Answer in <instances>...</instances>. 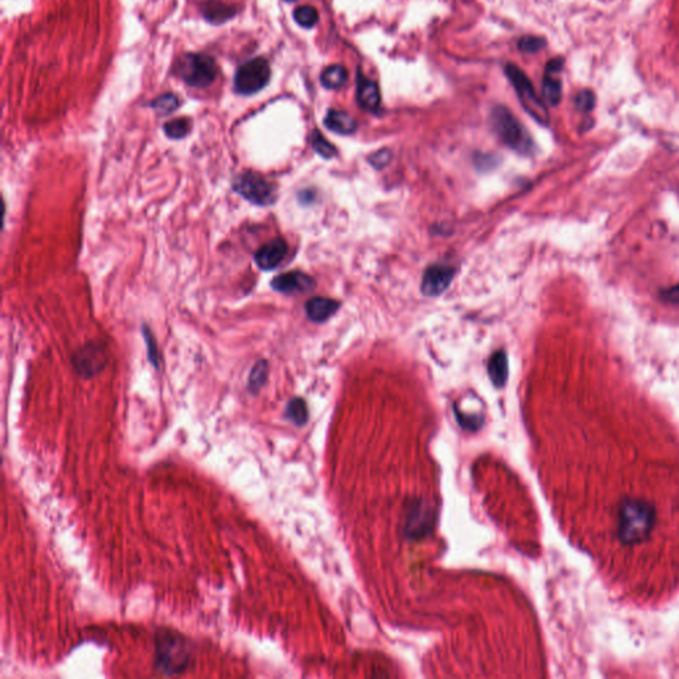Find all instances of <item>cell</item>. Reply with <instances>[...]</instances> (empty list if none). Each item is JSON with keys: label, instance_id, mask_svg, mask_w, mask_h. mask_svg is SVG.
I'll list each match as a JSON object with an SVG mask.
<instances>
[{"label": "cell", "instance_id": "obj_26", "mask_svg": "<svg viewBox=\"0 0 679 679\" xmlns=\"http://www.w3.org/2000/svg\"><path fill=\"white\" fill-rule=\"evenodd\" d=\"M547 41L539 36H524L519 40V50L524 53H536L545 48Z\"/></svg>", "mask_w": 679, "mask_h": 679}, {"label": "cell", "instance_id": "obj_28", "mask_svg": "<svg viewBox=\"0 0 679 679\" xmlns=\"http://www.w3.org/2000/svg\"><path fill=\"white\" fill-rule=\"evenodd\" d=\"M391 159V150L388 149H382L377 153H374L373 155L369 157V162L372 164V166L375 168V169H384L385 166L389 165Z\"/></svg>", "mask_w": 679, "mask_h": 679}, {"label": "cell", "instance_id": "obj_9", "mask_svg": "<svg viewBox=\"0 0 679 679\" xmlns=\"http://www.w3.org/2000/svg\"><path fill=\"white\" fill-rule=\"evenodd\" d=\"M564 67V60L555 57L549 60L545 66L543 79V97L545 101L552 106H558L561 101V81L558 77Z\"/></svg>", "mask_w": 679, "mask_h": 679}, {"label": "cell", "instance_id": "obj_20", "mask_svg": "<svg viewBox=\"0 0 679 679\" xmlns=\"http://www.w3.org/2000/svg\"><path fill=\"white\" fill-rule=\"evenodd\" d=\"M293 19L303 28H312L319 21V12L312 6H302L295 10Z\"/></svg>", "mask_w": 679, "mask_h": 679}, {"label": "cell", "instance_id": "obj_7", "mask_svg": "<svg viewBox=\"0 0 679 679\" xmlns=\"http://www.w3.org/2000/svg\"><path fill=\"white\" fill-rule=\"evenodd\" d=\"M234 190L251 204L270 206L276 201V188L263 177L254 173H243L233 182Z\"/></svg>", "mask_w": 679, "mask_h": 679}, {"label": "cell", "instance_id": "obj_24", "mask_svg": "<svg viewBox=\"0 0 679 679\" xmlns=\"http://www.w3.org/2000/svg\"><path fill=\"white\" fill-rule=\"evenodd\" d=\"M268 374V364L267 361H259L250 374L248 388L251 391H257L266 382Z\"/></svg>", "mask_w": 679, "mask_h": 679}, {"label": "cell", "instance_id": "obj_17", "mask_svg": "<svg viewBox=\"0 0 679 679\" xmlns=\"http://www.w3.org/2000/svg\"><path fill=\"white\" fill-rule=\"evenodd\" d=\"M489 374L496 388H503L509 378V358L506 352L498 351L489 362Z\"/></svg>", "mask_w": 679, "mask_h": 679}, {"label": "cell", "instance_id": "obj_1", "mask_svg": "<svg viewBox=\"0 0 679 679\" xmlns=\"http://www.w3.org/2000/svg\"><path fill=\"white\" fill-rule=\"evenodd\" d=\"M656 509L642 499H624L617 512V538L625 545L647 540L656 527Z\"/></svg>", "mask_w": 679, "mask_h": 679}, {"label": "cell", "instance_id": "obj_30", "mask_svg": "<svg viewBox=\"0 0 679 679\" xmlns=\"http://www.w3.org/2000/svg\"><path fill=\"white\" fill-rule=\"evenodd\" d=\"M145 339H146V341H148V348H149V358H150V361L153 362L154 365H157V358H158V356H157V349H155V346H154L153 336H152V333H150V331L148 332V331L145 329Z\"/></svg>", "mask_w": 679, "mask_h": 679}, {"label": "cell", "instance_id": "obj_21", "mask_svg": "<svg viewBox=\"0 0 679 679\" xmlns=\"http://www.w3.org/2000/svg\"><path fill=\"white\" fill-rule=\"evenodd\" d=\"M235 14L234 8L231 7H227L226 4H222V3H210L206 8H204V17L210 21H214V23H218V21H224L227 19L233 17Z\"/></svg>", "mask_w": 679, "mask_h": 679}, {"label": "cell", "instance_id": "obj_3", "mask_svg": "<svg viewBox=\"0 0 679 679\" xmlns=\"http://www.w3.org/2000/svg\"><path fill=\"white\" fill-rule=\"evenodd\" d=\"M491 122L495 133L512 150L522 154L532 152L533 142L528 132L506 106L493 108Z\"/></svg>", "mask_w": 679, "mask_h": 679}, {"label": "cell", "instance_id": "obj_18", "mask_svg": "<svg viewBox=\"0 0 679 679\" xmlns=\"http://www.w3.org/2000/svg\"><path fill=\"white\" fill-rule=\"evenodd\" d=\"M322 84L326 89H339L348 80V70L344 66H331L322 73Z\"/></svg>", "mask_w": 679, "mask_h": 679}, {"label": "cell", "instance_id": "obj_31", "mask_svg": "<svg viewBox=\"0 0 679 679\" xmlns=\"http://www.w3.org/2000/svg\"><path fill=\"white\" fill-rule=\"evenodd\" d=\"M286 1H296V0H286Z\"/></svg>", "mask_w": 679, "mask_h": 679}, {"label": "cell", "instance_id": "obj_5", "mask_svg": "<svg viewBox=\"0 0 679 679\" xmlns=\"http://www.w3.org/2000/svg\"><path fill=\"white\" fill-rule=\"evenodd\" d=\"M181 79L190 86L204 88L213 84L218 76L215 60L206 53H187L178 63Z\"/></svg>", "mask_w": 679, "mask_h": 679}, {"label": "cell", "instance_id": "obj_12", "mask_svg": "<svg viewBox=\"0 0 679 679\" xmlns=\"http://www.w3.org/2000/svg\"><path fill=\"white\" fill-rule=\"evenodd\" d=\"M73 364L77 372L84 377H92L99 373L104 368L105 357L104 352L97 346H85L81 352H79L75 358Z\"/></svg>", "mask_w": 679, "mask_h": 679}, {"label": "cell", "instance_id": "obj_25", "mask_svg": "<svg viewBox=\"0 0 679 679\" xmlns=\"http://www.w3.org/2000/svg\"><path fill=\"white\" fill-rule=\"evenodd\" d=\"M312 148L324 158H332L336 155V148L328 139H325L319 130H315L312 136Z\"/></svg>", "mask_w": 679, "mask_h": 679}, {"label": "cell", "instance_id": "obj_8", "mask_svg": "<svg viewBox=\"0 0 679 679\" xmlns=\"http://www.w3.org/2000/svg\"><path fill=\"white\" fill-rule=\"evenodd\" d=\"M454 277V270L447 266H431L424 272L422 279V292L424 296H438L443 293Z\"/></svg>", "mask_w": 679, "mask_h": 679}, {"label": "cell", "instance_id": "obj_22", "mask_svg": "<svg viewBox=\"0 0 679 679\" xmlns=\"http://www.w3.org/2000/svg\"><path fill=\"white\" fill-rule=\"evenodd\" d=\"M150 106L153 108L154 110L157 113H159L161 116H168L170 113H173L174 110L178 109L179 106V100L175 95L173 93H166V95H162L159 97H157L152 104Z\"/></svg>", "mask_w": 679, "mask_h": 679}, {"label": "cell", "instance_id": "obj_14", "mask_svg": "<svg viewBox=\"0 0 679 679\" xmlns=\"http://www.w3.org/2000/svg\"><path fill=\"white\" fill-rule=\"evenodd\" d=\"M339 302L328 297H313L308 300L306 306V316L315 323H324L339 309Z\"/></svg>", "mask_w": 679, "mask_h": 679}, {"label": "cell", "instance_id": "obj_29", "mask_svg": "<svg viewBox=\"0 0 679 679\" xmlns=\"http://www.w3.org/2000/svg\"><path fill=\"white\" fill-rule=\"evenodd\" d=\"M662 299L671 303V304H679V284L671 287V288L666 289L662 292Z\"/></svg>", "mask_w": 679, "mask_h": 679}, {"label": "cell", "instance_id": "obj_2", "mask_svg": "<svg viewBox=\"0 0 679 679\" xmlns=\"http://www.w3.org/2000/svg\"><path fill=\"white\" fill-rule=\"evenodd\" d=\"M191 658V650L186 641L171 631L158 634L155 645V667L168 674L174 676L182 673Z\"/></svg>", "mask_w": 679, "mask_h": 679}, {"label": "cell", "instance_id": "obj_6", "mask_svg": "<svg viewBox=\"0 0 679 679\" xmlns=\"http://www.w3.org/2000/svg\"><path fill=\"white\" fill-rule=\"evenodd\" d=\"M271 68L266 59L256 57L239 67L234 80L235 92L243 96H251L260 92L268 84Z\"/></svg>", "mask_w": 679, "mask_h": 679}, {"label": "cell", "instance_id": "obj_27", "mask_svg": "<svg viewBox=\"0 0 679 679\" xmlns=\"http://www.w3.org/2000/svg\"><path fill=\"white\" fill-rule=\"evenodd\" d=\"M594 104H596V97H594L593 92L589 89H584V90L578 92V95L575 99L576 108L578 110L585 112V113L593 110Z\"/></svg>", "mask_w": 679, "mask_h": 679}, {"label": "cell", "instance_id": "obj_23", "mask_svg": "<svg viewBox=\"0 0 679 679\" xmlns=\"http://www.w3.org/2000/svg\"><path fill=\"white\" fill-rule=\"evenodd\" d=\"M164 132L171 139H181L190 132V121L187 119H171L165 124Z\"/></svg>", "mask_w": 679, "mask_h": 679}, {"label": "cell", "instance_id": "obj_16", "mask_svg": "<svg viewBox=\"0 0 679 679\" xmlns=\"http://www.w3.org/2000/svg\"><path fill=\"white\" fill-rule=\"evenodd\" d=\"M325 126L337 135H352L356 130V122L348 113L341 110H329L324 119Z\"/></svg>", "mask_w": 679, "mask_h": 679}, {"label": "cell", "instance_id": "obj_19", "mask_svg": "<svg viewBox=\"0 0 679 679\" xmlns=\"http://www.w3.org/2000/svg\"><path fill=\"white\" fill-rule=\"evenodd\" d=\"M286 415L291 422H293L297 426H302L308 420V409L306 402L302 398H293L291 400L286 409Z\"/></svg>", "mask_w": 679, "mask_h": 679}, {"label": "cell", "instance_id": "obj_4", "mask_svg": "<svg viewBox=\"0 0 679 679\" xmlns=\"http://www.w3.org/2000/svg\"><path fill=\"white\" fill-rule=\"evenodd\" d=\"M506 75L509 81L513 85V89L518 93V97L522 102L527 113L533 119H536L542 125L549 124V113L545 108L543 100L536 95V90L531 80L527 77L526 73L516 66L509 64L506 66Z\"/></svg>", "mask_w": 679, "mask_h": 679}, {"label": "cell", "instance_id": "obj_13", "mask_svg": "<svg viewBox=\"0 0 679 679\" xmlns=\"http://www.w3.org/2000/svg\"><path fill=\"white\" fill-rule=\"evenodd\" d=\"M357 101L361 108L369 112H377L381 104V93L378 85L361 75L357 80Z\"/></svg>", "mask_w": 679, "mask_h": 679}, {"label": "cell", "instance_id": "obj_15", "mask_svg": "<svg viewBox=\"0 0 679 679\" xmlns=\"http://www.w3.org/2000/svg\"><path fill=\"white\" fill-rule=\"evenodd\" d=\"M430 509H424L421 502H417L409 513L406 533L409 538H422L430 529Z\"/></svg>", "mask_w": 679, "mask_h": 679}, {"label": "cell", "instance_id": "obj_11", "mask_svg": "<svg viewBox=\"0 0 679 679\" xmlns=\"http://www.w3.org/2000/svg\"><path fill=\"white\" fill-rule=\"evenodd\" d=\"M288 253V244L283 239H275L259 248L255 255L256 266L263 271L276 268Z\"/></svg>", "mask_w": 679, "mask_h": 679}, {"label": "cell", "instance_id": "obj_10", "mask_svg": "<svg viewBox=\"0 0 679 679\" xmlns=\"http://www.w3.org/2000/svg\"><path fill=\"white\" fill-rule=\"evenodd\" d=\"M271 286L275 291L286 295L304 293L315 288V280L303 272H287L276 276L272 280Z\"/></svg>", "mask_w": 679, "mask_h": 679}]
</instances>
